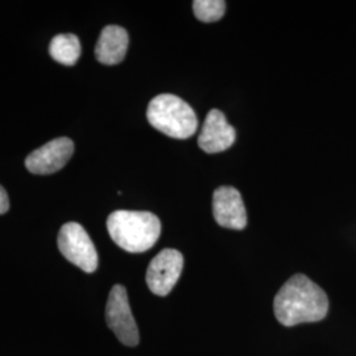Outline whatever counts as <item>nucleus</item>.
<instances>
[{"instance_id":"obj_1","label":"nucleus","mask_w":356,"mask_h":356,"mask_svg":"<svg viewBox=\"0 0 356 356\" xmlns=\"http://www.w3.org/2000/svg\"><path fill=\"white\" fill-rule=\"evenodd\" d=\"M273 310L277 321L286 327L318 322L327 316L329 298L325 291L305 275H294L276 294Z\"/></svg>"},{"instance_id":"obj_2","label":"nucleus","mask_w":356,"mask_h":356,"mask_svg":"<svg viewBox=\"0 0 356 356\" xmlns=\"http://www.w3.org/2000/svg\"><path fill=\"white\" fill-rule=\"evenodd\" d=\"M107 231L122 250L140 254L151 250L159 241L161 222L149 211L118 210L107 218Z\"/></svg>"},{"instance_id":"obj_3","label":"nucleus","mask_w":356,"mask_h":356,"mask_svg":"<svg viewBox=\"0 0 356 356\" xmlns=\"http://www.w3.org/2000/svg\"><path fill=\"white\" fill-rule=\"evenodd\" d=\"M147 119L157 131L173 139H188L198 128L194 110L173 94H160L148 104Z\"/></svg>"},{"instance_id":"obj_4","label":"nucleus","mask_w":356,"mask_h":356,"mask_svg":"<svg viewBox=\"0 0 356 356\" xmlns=\"http://www.w3.org/2000/svg\"><path fill=\"white\" fill-rule=\"evenodd\" d=\"M58 250L65 259L81 268L86 273H92L98 268V254L89 234L81 225L69 222L58 232Z\"/></svg>"},{"instance_id":"obj_5","label":"nucleus","mask_w":356,"mask_h":356,"mask_svg":"<svg viewBox=\"0 0 356 356\" xmlns=\"http://www.w3.org/2000/svg\"><path fill=\"white\" fill-rule=\"evenodd\" d=\"M106 322L122 343L129 347L139 344V330L131 312L127 291L123 285H115L110 292L106 305Z\"/></svg>"},{"instance_id":"obj_6","label":"nucleus","mask_w":356,"mask_h":356,"mask_svg":"<svg viewBox=\"0 0 356 356\" xmlns=\"http://www.w3.org/2000/svg\"><path fill=\"white\" fill-rule=\"evenodd\" d=\"M182 268L184 256L179 251L173 248L163 250L149 263L147 269L145 280L149 291L156 296H168L177 284Z\"/></svg>"},{"instance_id":"obj_7","label":"nucleus","mask_w":356,"mask_h":356,"mask_svg":"<svg viewBox=\"0 0 356 356\" xmlns=\"http://www.w3.org/2000/svg\"><path fill=\"white\" fill-rule=\"evenodd\" d=\"M74 153V143L58 138L47 143L26 156V169L33 175H51L61 170Z\"/></svg>"},{"instance_id":"obj_8","label":"nucleus","mask_w":356,"mask_h":356,"mask_svg":"<svg viewBox=\"0 0 356 356\" xmlns=\"http://www.w3.org/2000/svg\"><path fill=\"white\" fill-rule=\"evenodd\" d=\"M213 214L222 227L244 229L247 226V211L242 195L232 186H220L214 191Z\"/></svg>"},{"instance_id":"obj_9","label":"nucleus","mask_w":356,"mask_h":356,"mask_svg":"<svg viewBox=\"0 0 356 356\" xmlns=\"http://www.w3.org/2000/svg\"><path fill=\"white\" fill-rule=\"evenodd\" d=\"M235 139V129L227 123L225 114L216 108L209 111L198 136L200 148L206 153L223 152L232 147Z\"/></svg>"},{"instance_id":"obj_10","label":"nucleus","mask_w":356,"mask_h":356,"mask_svg":"<svg viewBox=\"0 0 356 356\" xmlns=\"http://www.w3.org/2000/svg\"><path fill=\"white\" fill-rule=\"evenodd\" d=\"M127 31L119 26H104L95 47V57L103 65H116L123 61L128 49Z\"/></svg>"},{"instance_id":"obj_11","label":"nucleus","mask_w":356,"mask_h":356,"mask_svg":"<svg viewBox=\"0 0 356 356\" xmlns=\"http://www.w3.org/2000/svg\"><path fill=\"white\" fill-rule=\"evenodd\" d=\"M81 42L76 35H57L51 38L49 54L51 58L65 66H73L81 57Z\"/></svg>"},{"instance_id":"obj_12","label":"nucleus","mask_w":356,"mask_h":356,"mask_svg":"<svg viewBox=\"0 0 356 356\" xmlns=\"http://www.w3.org/2000/svg\"><path fill=\"white\" fill-rule=\"evenodd\" d=\"M193 11L198 20L204 23H214L223 17L226 11V1L223 0H195L193 1Z\"/></svg>"},{"instance_id":"obj_13","label":"nucleus","mask_w":356,"mask_h":356,"mask_svg":"<svg viewBox=\"0 0 356 356\" xmlns=\"http://www.w3.org/2000/svg\"><path fill=\"white\" fill-rule=\"evenodd\" d=\"M10 210V200L6 189L0 185V216L6 214Z\"/></svg>"}]
</instances>
